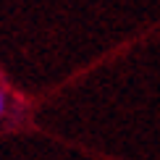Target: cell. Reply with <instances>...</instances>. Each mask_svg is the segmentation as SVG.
Instances as JSON below:
<instances>
[{"label": "cell", "mask_w": 160, "mask_h": 160, "mask_svg": "<svg viewBox=\"0 0 160 160\" xmlns=\"http://www.w3.org/2000/svg\"><path fill=\"white\" fill-rule=\"evenodd\" d=\"M3 113H5V92L0 89V118H3Z\"/></svg>", "instance_id": "obj_1"}]
</instances>
